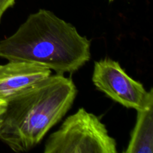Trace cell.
Returning <instances> with one entry per match:
<instances>
[{
    "mask_svg": "<svg viewBox=\"0 0 153 153\" xmlns=\"http://www.w3.org/2000/svg\"><path fill=\"white\" fill-rule=\"evenodd\" d=\"M137 121L126 153L153 152V102L137 111Z\"/></svg>",
    "mask_w": 153,
    "mask_h": 153,
    "instance_id": "obj_6",
    "label": "cell"
},
{
    "mask_svg": "<svg viewBox=\"0 0 153 153\" xmlns=\"http://www.w3.org/2000/svg\"><path fill=\"white\" fill-rule=\"evenodd\" d=\"M109 1H113V0H109Z\"/></svg>",
    "mask_w": 153,
    "mask_h": 153,
    "instance_id": "obj_9",
    "label": "cell"
},
{
    "mask_svg": "<svg viewBox=\"0 0 153 153\" xmlns=\"http://www.w3.org/2000/svg\"><path fill=\"white\" fill-rule=\"evenodd\" d=\"M77 89L70 78L51 74L7 102L0 117V140L13 152H25L71 108Z\"/></svg>",
    "mask_w": 153,
    "mask_h": 153,
    "instance_id": "obj_2",
    "label": "cell"
},
{
    "mask_svg": "<svg viewBox=\"0 0 153 153\" xmlns=\"http://www.w3.org/2000/svg\"><path fill=\"white\" fill-rule=\"evenodd\" d=\"M92 80L97 89L128 108L142 110L153 102L152 89L147 92L141 83L130 77L119 63L111 58L96 61Z\"/></svg>",
    "mask_w": 153,
    "mask_h": 153,
    "instance_id": "obj_4",
    "label": "cell"
},
{
    "mask_svg": "<svg viewBox=\"0 0 153 153\" xmlns=\"http://www.w3.org/2000/svg\"><path fill=\"white\" fill-rule=\"evenodd\" d=\"M6 107H7V102L3 101V100H0V117L3 113L5 111Z\"/></svg>",
    "mask_w": 153,
    "mask_h": 153,
    "instance_id": "obj_8",
    "label": "cell"
},
{
    "mask_svg": "<svg viewBox=\"0 0 153 153\" xmlns=\"http://www.w3.org/2000/svg\"><path fill=\"white\" fill-rule=\"evenodd\" d=\"M0 58L43 66L57 74L72 73L91 59V41L71 23L40 9L0 41Z\"/></svg>",
    "mask_w": 153,
    "mask_h": 153,
    "instance_id": "obj_1",
    "label": "cell"
},
{
    "mask_svg": "<svg viewBox=\"0 0 153 153\" xmlns=\"http://www.w3.org/2000/svg\"><path fill=\"white\" fill-rule=\"evenodd\" d=\"M16 0H0V22L6 10L15 4Z\"/></svg>",
    "mask_w": 153,
    "mask_h": 153,
    "instance_id": "obj_7",
    "label": "cell"
},
{
    "mask_svg": "<svg viewBox=\"0 0 153 153\" xmlns=\"http://www.w3.org/2000/svg\"><path fill=\"white\" fill-rule=\"evenodd\" d=\"M52 74L47 67L25 61H8L0 65V100L8 102Z\"/></svg>",
    "mask_w": 153,
    "mask_h": 153,
    "instance_id": "obj_5",
    "label": "cell"
},
{
    "mask_svg": "<svg viewBox=\"0 0 153 153\" xmlns=\"http://www.w3.org/2000/svg\"><path fill=\"white\" fill-rule=\"evenodd\" d=\"M44 153H117V142L94 114L79 108L45 143Z\"/></svg>",
    "mask_w": 153,
    "mask_h": 153,
    "instance_id": "obj_3",
    "label": "cell"
}]
</instances>
